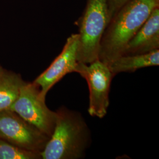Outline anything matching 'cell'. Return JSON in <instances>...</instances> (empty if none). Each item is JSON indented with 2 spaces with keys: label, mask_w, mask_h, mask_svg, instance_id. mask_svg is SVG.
<instances>
[{
  "label": "cell",
  "mask_w": 159,
  "mask_h": 159,
  "mask_svg": "<svg viewBox=\"0 0 159 159\" xmlns=\"http://www.w3.org/2000/svg\"><path fill=\"white\" fill-rule=\"evenodd\" d=\"M159 7V0H130L109 21L100 42L98 60L110 65L122 56L125 47Z\"/></svg>",
  "instance_id": "obj_1"
},
{
  "label": "cell",
  "mask_w": 159,
  "mask_h": 159,
  "mask_svg": "<svg viewBox=\"0 0 159 159\" xmlns=\"http://www.w3.org/2000/svg\"><path fill=\"white\" fill-rule=\"evenodd\" d=\"M108 21L106 0H87L76 24L79 30L78 63L90 64L98 59L100 42Z\"/></svg>",
  "instance_id": "obj_3"
},
{
  "label": "cell",
  "mask_w": 159,
  "mask_h": 159,
  "mask_svg": "<svg viewBox=\"0 0 159 159\" xmlns=\"http://www.w3.org/2000/svg\"><path fill=\"white\" fill-rule=\"evenodd\" d=\"M159 65L158 49L145 54L121 56L114 60L108 66L115 76L121 73H133L140 68Z\"/></svg>",
  "instance_id": "obj_9"
},
{
  "label": "cell",
  "mask_w": 159,
  "mask_h": 159,
  "mask_svg": "<svg viewBox=\"0 0 159 159\" xmlns=\"http://www.w3.org/2000/svg\"><path fill=\"white\" fill-rule=\"evenodd\" d=\"M130 0H106L108 11V21L116 14L120 9ZM108 21V23H109Z\"/></svg>",
  "instance_id": "obj_12"
},
{
  "label": "cell",
  "mask_w": 159,
  "mask_h": 159,
  "mask_svg": "<svg viewBox=\"0 0 159 159\" xmlns=\"http://www.w3.org/2000/svg\"><path fill=\"white\" fill-rule=\"evenodd\" d=\"M21 119L50 137L54 128L56 112L47 107L40 90L34 83L23 81L18 96L10 108Z\"/></svg>",
  "instance_id": "obj_4"
},
{
  "label": "cell",
  "mask_w": 159,
  "mask_h": 159,
  "mask_svg": "<svg viewBox=\"0 0 159 159\" xmlns=\"http://www.w3.org/2000/svg\"><path fill=\"white\" fill-rule=\"evenodd\" d=\"M75 73H79L88 84L89 113L102 119L107 113L110 104L109 94L113 74L108 66L98 59L90 64L78 63Z\"/></svg>",
  "instance_id": "obj_5"
},
{
  "label": "cell",
  "mask_w": 159,
  "mask_h": 159,
  "mask_svg": "<svg viewBox=\"0 0 159 159\" xmlns=\"http://www.w3.org/2000/svg\"><path fill=\"white\" fill-rule=\"evenodd\" d=\"M40 157V153L20 148L0 139V159H34Z\"/></svg>",
  "instance_id": "obj_11"
},
{
  "label": "cell",
  "mask_w": 159,
  "mask_h": 159,
  "mask_svg": "<svg viewBox=\"0 0 159 159\" xmlns=\"http://www.w3.org/2000/svg\"><path fill=\"white\" fill-rule=\"evenodd\" d=\"M49 139L11 110L0 111V139L40 153Z\"/></svg>",
  "instance_id": "obj_6"
},
{
  "label": "cell",
  "mask_w": 159,
  "mask_h": 159,
  "mask_svg": "<svg viewBox=\"0 0 159 159\" xmlns=\"http://www.w3.org/2000/svg\"><path fill=\"white\" fill-rule=\"evenodd\" d=\"M159 49V7L133 37L122 56L145 54Z\"/></svg>",
  "instance_id": "obj_8"
},
{
  "label": "cell",
  "mask_w": 159,
  "mask_h": 159,
  "mask_svg": "<svg viewBox=\"0 0 159 159\" xmlns=\"http://www.w3.org/2000/svg\"><path fill=\"white\" fill-rule=\"evenodd\" d=\"M23 81L0 67V111L9 110L18 96Z\"/></svg>",
  "instance_id": "obj_10"
},
{
  "label": "cell",
  "mask_w": 159,
  "mask_h": 159,
  "mask_svg": "<svg viewBox=\"0 0 159 159\" xmlns=\"http://www.w3.org/2000/svg\"><path fill=\"white\" fill-rule=\"evenodd\" d=\"M79 43V34H71L68 37L60 54L34 81V84L40 88V97L43 99L45 100L48 91L66 74L75 72L78 64Z\"/></svg>",
  "instance_id": "obj_7"
},
{
  "label": "cell",
  "mask_w": 159,
  "mask_h": 159,
  "mask_svg": "<svg viewBox=\"0 0 159 159\" xmlns=\"http://www.w3.org/2000/svg\"><path fill=\"white\" fill-rule=\"evenodd\" d=\"M91 144V133L79 111L62 107L56 111L52 133L40 153L43 159H81Z\"/></svg>",
  "instance_id": "obj_2"
}]
</instances>
